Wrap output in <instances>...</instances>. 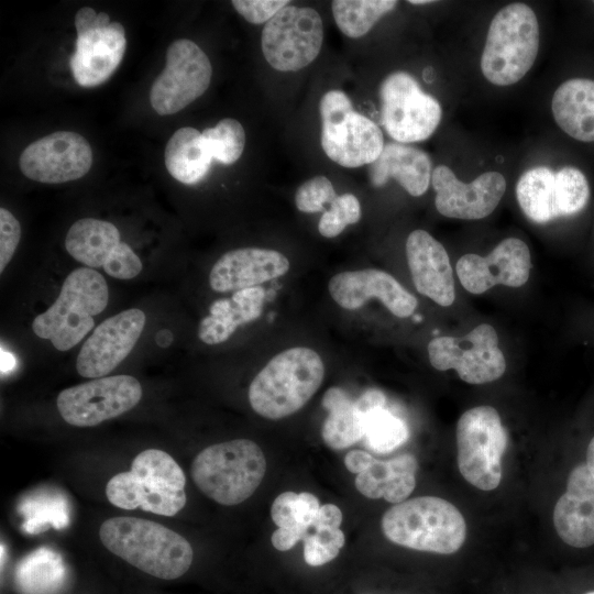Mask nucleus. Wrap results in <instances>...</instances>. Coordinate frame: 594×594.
<instances>
[{"mask_svg":"<svg viewBox=\"0 0 594 594\" xmlns=\"http://www.w3.org/2000/svg\"><path fill=\"white\" fill-rule=\"evenodd\" d=\"M324 377L321 356L307 346H294L273 356L249 387V402L260 416L277 420L300 410Z\"/></svg>","mask_w":594,"mask_h":594,"instance_id":"2","label":"nucleus"},{"mask_svg":"<svg viewBox=\"0 0 594 594\" xmlns=\"http://www.w3.org/2000/svg\"><path fill=\"white\" fill-rule=\"evenodd\" d=\"M102 268L113 278L131 279L141 273L143 265L141 258L131 246L121 241Z\"/></svg>","mask_w":594,"mask_h":594,"instance_id":"39","label":"nucleus"},{"mask_svg":"<svg viewBox=\"0 0 594 594\" xmlns=\"http://www.w3.org/2000/svg\"><path fill=\"white\" fill-rule=\"evenodd\" d=\"M322 405L328 410L321 428L324 444L332 450L346 449L364 437V415L355 400L340 387L326 391Z\"/></svg>","mask_w":594,"mask_h":594,"instance_id":"32","label":"nucleus"},{"mask_svg":"<svg viewBox=\"0 0 594 594\" xmlns=\"http://www.w3.org/2000/svg\"><path fill=\"white\" fill-rule=\"evenodd\" d=\"M369 177L374 187L394 178L410 196L424 195L430 184L431 161L424 151L403 143H387L370 164Z\"/></svg>","mask_w":594,"mask_h":594,"instance_id":"25","label":"nucleus"},{"mask_svg":"<svg viewBox=\"0 0 594 594\" xmlns=\"http://www.w3.org/2000/svg\"><path fill=\"white\" fill-rule=\"evenodd\" d=\"M361 219V205L352 194L338 196L319 219V233L328 239L338 237L349 226Z\"/></svg>","mask_w":594,"mask_h":594,"instance_id":"37","label":"nucleus"},{"mask_svg":"<svg viewBox=\"0 0 594 594\" xmlns=\"http://www.w3.org/2000/svg\"><path fill=\"white\" fill-rule=\"evenodd\" d=\"M212 67L206 53L193 41L180 38L167 48L166 65L150 91L152 108L161 116L174 114L204 95Z\"/></svg>","mask_w":594,"mask_h":594,"instance_id":"16","label":"nucleus"},{"mask_svg":"<svg viewBox=\"0 0 594 594\" xmlns=\"http://www.w3.org/2000/svg\"><path fill=\"white\" fill-rule=\"evenodd\" d=\"M92 165L88 141L70 131H57L28 145L20 155L22 174L44 184H62L85 176Z\"/></svg>","mask_w":594,"mask_h":594,"instance_id":"17","label":"nucleus"},{"mask_svg":"<svg viewBox=\"0 0 594 594\" xmlns=\"http://www.w3.org/2000/svg\"><path fill=\"white\" fill-rule=\"evenodd\" d=\"M381 120L391 138L399 143L420 142L438 128L442 110L408 73L388 75L380 87Z\"/></svg>","mask_w":594,"mask_h":594,"instance_id":"12","label":"nucleus"},{"mask_svg":"<svg viewBox=\"0 0 594 594\" xmlns=\"http://www.w3.org/2000/svg\"><path fill=\"white\" fill-rule=\"evenodd\" d=\"M531 256L527 244L517 238L499 242L487 256L468 253L457 263L461 285L471 294H483L495 285L519 287L530 274Z\"/></svg>","mask_w":594,"mask_h":594,"instance_id":"20","label":"nucleus"},{"mask_svg":"<svg viewBox=\"0 0 594 594\" xmlns=\"http://www.w3.org/2000/svg\"><path fill=\"white\" fill-rule=\"evenodd\" d=\"M121 242L118 228L106 220L82 218L69 228L65 238L68 254L89 268L102 267Z\"/></svg>","mask_w":594,"mask_h":594,"instance_id":"31","label":"nucleus"},{"mask_svg":"<svg viewBox=\"0 0 594 594\" xmlns=\"http://www.w3.org/2000/svg\"><path fill=\"white\" fill-rule=\"evenodd\" d=\"M76 48L70 57V69L77 84L85 88L107 81L120 65L127 48L125 30L119 22H110L106 12L90 7L75 15Z\"/></svg>","mask_w":594,"mask_h":594,"instance_id":"10","label":"nucleus"},{"mask_svg":"<svg viewBox=\"0 0 594 594\" xmlns=\"http://www.w3.org/2000/svg\"><path fill=\"white\" fill-rule=\"evenodd\" d=\"M320 502L309 492L280 493L271 506V517L277 529L271 542L278 551H287L302 541L312 528L320 509Z\"/></svg>","mask_w":594,"mask_h":594,"instance_id":"29","label":"nucleus"},{"mask_svg":"<svg viewBox=\"0 0 594 594\" xmlns=\"http://www.w3.org/2000/svg\"><path fill=\"white\" fill-rule=\"evenodd\" d=\"M14 366V359L12 354L1 350V372H8Z\"/></svg>","mask_w":594,"mask_h":594,"instance_id":"44","label":"nucleus"},{"mask_svg":"<svg viewBox=\"0 0 594 594\" xmlns=\"http://www.w3.org/2000/svg\"><path fill=\"white\" fill-rule=\"evenodd\" d=\"M201 133L212 157L218 162L230 165L241 157L245 145V132L238 120L224 118Z\"/></svg>","mask_w":594,"mask_h":594,"instance_id":"35","label":"nucleus"},{"mask_svg":"<svg viewBox=\"0 0 594 594\" xmlns=\"http://www.w3.org/2000/svg\"><path fill=\"white\" fill-rule=\"evenodd\" d=\"M302 542L305 562L320 566L337 558L345 543V536L338 527L314 524Z\"/></svg>","mask_w":594,"mask_h":594,"instance_id":"36","label":"nucleus"},{"mask_svg":"<svg viewBox=\"0 0 594 594\" xmlns=\"http://www.w3.org/2000/svg\"><path fill=\"white\" fill-rule=\"evenodd\" d=\"M235 11L253 24L267 23L283 8L289 4L287 0H233Z\"/></svg>","mask_w":594,"mask_h":594,"instance_id":"40","label":"nucleus"},{"mask_svg":"<svg viewBox=\"0 0 594 594\" xmlns=\"http://www.w3.org/2000/svg\"><path fill=\"white\" fill-rule=\"evenodd\" d=\"M265 455L254 441L233 439L200 451L191 463L196 486L224 506L243 503L261 485L266 472Z\"/></svg>","mask_w":594,"mask_h":594,"instance_id":"5","label":"nucleus"},{"mask_svg":"<svg viewBox=\"0 0 594 594\" xmlns=\"http://www.w3.org/2000/svg\"><path fill=\"white\" fill-rule=\"evenodd\" d=\"M406 257L417 292L440 306L452 305L453 271L443 245L427 231L415 230L406 240Z\"/></svg>","mask_w":594,"mask_h":594,"instance_id":"23","label":"nucleus"},{"mask_svg":"<svg viewBox=\"0 0 594 594\" xmlns=\"http://www.w3.org/2000/svg\"><path fill=\"white\" fill-rule=\"evenodd\" d=\"M145 321V314L138 308L123 310L103 320L78 353V374L87 378L110 374L130 354L142 334Z\"/></svg>","mask_w":594,"mask_h":594,"instance_id":"18","label":"nucleus"},{"mask_svg":"<svg viewBox=\"0 0 594 594\" xmlns=\"http://www.w3.org/2000/svg\"><path fill=\"white\" fill-rule=\"evenodd\" d=\"M397 3L395 0H334L331 10L339 30L348 37L358 38L394 10Z\"/></svg>","mask_w":594,"mask_h":594,"instance_id":"33","label":"nucleus"},{"mask_svg":"<svg viewBox=\"0 0 594 594\" xmlns=\"http://www.w3.org/2000/svg\"><path fill=\"white\" fill-rule=\"evenodd\" d=\"M185 485L186 476L174 458L152 448L133 459L130 471L109 480L106 495L116 507L172 517L186 505Z\"/></svg>","mask_w":594,"mask_h":594,"instance_id":"3","label":"nucleus"},{"mask_svg":"<svg viewBox=\"0 0 594 594\" xmlns=\"http://www.w3.org/2000/svg\"><path fill=\"white\" fill-rule=\"evenodd\" d=\"M265 299L264 288L250 287L235 290L229 298L216 300L209 314L199 322L198 338L209 345L227 341L240 326L261 316Z\"/></svg>","mask_w":594,"mask_h":594,"instance_id":"26","label":"nucleus"},{"mask_svg":"<svg viewBox=\"0 0 594 594\" xmlns=\"http://www.w3.org/2000/svg\"><path fill=\"white\" fill-rule=\"evenodd\" d=\"M539 48V24L534 10L512 3L492 19L481 57L483 76L493 85L519 81L534 65Z\"/></svg>","mask_w":594,"mask_h":594,"instance_id":"7","label":"nucleus"},{"mask_svg":"<svg viewBox=\"0 0 594 594\" xmlns=\"http://www.w3.org/2000/svg\"><path fill=\"white\" fill-rule=\"evenodd\" d=\"M99 538L111 553L162 580L180 578L194 559L191 544L186 538L144 518H108L99 528Z\"/></svg>","mask_w":594,"mask_h":594,"instance_id":"1","label":"nucleus"},{"mask_svg":"<svg viewBox=\"0 0 594 594\" xmlns=\"http://www.w3.org/2000/svg\"><path fill=\"white\" fill-rule=\"evenodd\" d=\"M21 239V226L6 208H0V273L11 261Z\"/></svg>","mask_w":594,"mask_h":594,"instance_id":"41","label":"nucleus"},{"mask_svg":"<svg viewBox=\"0 0 594 594\" xmlns=\"http://www.w3.org/2000/svg\"><path fill=\"white\" fill-rule=\"evenodd\" d=\"M381 528L395 544L438 554L457 552L466 539V522L461 512L436 496L395 504L384 513Z\"/></svg>","mask_w":594,"mask_h":594,"instance_id":"4","label":"nucleus"},{"mask_svg":"<svg viewBox=\"0 0 594 594\" xmlns=\"http://www.w3.org/2000/svg\"><path fill=\"white\" fill-rule=\"evenodd\" d=\"M321 146L334 163L355 168L372 164L384 148L382 130L355 111L342 90H329L319 105Z\"/></svg>","mask_w":594,"mask_h":594,"instance_id":"8","label":"nucleus"},{"mask_svg":"<svg viewBox=\"0 0 594 594\" xmlns=\"http://www.w3.org/2000/svg\"><path fill=\"white\" fill-rule=\"evenodd\" d=\"M431 184L437 210L444 217L462 220H477L491 215L506 190V180L498 172L483 173L466 184L446 165L433 169Z\"/></svg>","mask_w":594,"mask_h":594,"instance_id":"19","label":"nucleus"},{"mask_svg":"<svg viewBox=\"0 0 594 594\" xmlns=\"http://www.w3.org/2000/svg\"><path fill=\"white\" fill-rule=\"evenodd\" d=\"M212 160L202 133L191 127L175 131L164 152L168 173L187 185L200 182L208 174Z\"/></svg>","mask_w":594,"mask_h":594,"instance_id":"30","label":"nucleus"},{"mask_svg":"<svg viewBox=\"0 0 594 594\" xmlns=\"http://www.w3.org/2000/svg\"><path fill=\"white\" fill-rule=\"evenodd\" d=\"M108 300L103 276L96 270L79 267L66 276L48 309L34 318L32 330L58 351H68L92 329L94 316L106 309Z\"/></svg>","mask_w":594,"mask_h":594,"instance_id":"6","label":"nucleus"},{"mask_svg":"<svg viewBox=\"0 0 594 594\" xmlns=\"http://www.w3.org/2000/svg\"><path fill=\"white\" fill-rule=\"evenodd\" d=\"M323 42L320 14L310 7L288 4L265 23L261 47L266 62L279 72H297L311 64Z\"/></svg>","mask_w":594,"mask_h":594,"instance_id":"13","label":"nucleus"},{"mask_svg":"<svg viewBox=\"0 0 594 594\" xmlns=\"http://www.w3.org/2000/svg\"><path fill=\"white\" fill-rule=\"evenodd\" d=\"M289 260L279 251L241 248L228 251L213 264L209 285L217 293H227L276 279L288 273Z\"/></svg>","mask_w":594,"mask_h":594,"instance_id":"22","label":"nucleus"},{"mask_svg":"<svg viewBox=\"0 0 594 594\" xmlns=\"http://www.w3.org/2000/svg\"><path fill=\"white\" fill-rule=\"evenodd\" d=\"M516 197L525 216L544 223L581 211L590 198L584 174L571 166L553 172L546 166L526 170L516 185Z\"/></svg>","mask_w":594,"mask_h":594,"instance_id":"11","label":"nucleus"},{"mask_svg":"<svg viewBox=\"0 0 594 594\" xmlns=\"http://www.w3.org/2000/svg\"><path fill=\"white\" fill-rule=\"evenodd\" d=\"M430 364L438 371L454 370L469 384H486L503 376L506 361L496 330L481 323L463 337H438L428 343Z\"/></svg>","mask_w":594,"mask_h":594,"instance_id":"14","label":"nucleus"},{"mask_svg":"<svg viewBox=\"0 0 594 594\" xmlns=\"http://www.w3.org/2000/svg\"><path fill=\"white\" fill-rule=\"evenodd\" d=\"M455 437L463 479L479 490H495L502 481V460L508 442L497 410L477 406L464 411L458 420Z\"/></svg>","mask_w":594,"mask_h":594,"instance_id":"9","label":"nucleus"},{"mask_svg":"<svg viewBox=\"0 0 594 594\" xmlns=\"http://www.w3.org/2000/svg\"><path fill=\"white\" fill-rule=\"evenodd\" d=\"M552 114L557 124L571 138L594 141V80L573 78L553 94Z\"/></svg>","mask_w":594,"mask_h":594,"instance_id":"28","label":"nucleus"},{"mask_svg":"<svg viewBox=\"0 0 594 594\" xmlns=\"http://www.w3.org/2000/svg\"><path fill=\"white\" fill-rule=\"evenodd\" d=\"M553 525L558 536L571 547L594 544V479L585 463L571 471L566 490L553 509Z\"/></svg>","mask_w":594,"mask_h":594,"instance_id":"24","label":"nucleus"},{"mask_svg":"<svg viewBox=\"0 0 594 594\" xmlns=\"http://www.w3.org/2000/svg\"><path fill=\"white\" fill-rule=\"evenodd\" d=\"M408 2L411 3V4H426V3H431L433 1H431V0H409Z\"/></svg>","mask_w":594,"mask_h":594,"instance_id":"46","label":"nucleus"},{"mask_svg":"<svg viewBox=\"0 0 594 594\" xmlns=\"http://www.w3.org/2000/svg\"><path fill=\"white\" fill-rule=\"evenodd\" d=\"M328 292L343 309L356 310L375 298L398 318L411 316L418 305L394 276L376 268L340 272L329 279Z\"/></svg>","mask_w":594,"mask_h":594,"instance_id":"21","label":"nucleus"},{"mask_svg":"<svg viewBox=\"0 0 594 594\" xmlns=\"http://www.w3.org/2000/svg\"><path fill=\"white\" fill-rule=\"evenodd\" d=\"M142 394L140 382L131 375L105 376L63 389L56 406L67 424L94 427L131 410Z\"/></svg>","mask_w":594,"mask_h":594,"instance_id":"15","label":"nucleus"},{"mask_svg":"<svg viewBox=\"0 0 594 594\" xmlns=\"http://www.w3.org/2000/svg\"><path fill=\"white\" fill-rule=\"evenodd\" d=\"M336 189L326 176H315L302 183L295 194L297 209L305 213H316L331 205L337 198Z\"/></svg>","mask_w":594,"mask_h":594,"instance_id":"38","label":"nucleus"},{"mask_svg":"<svg viewBox=\"0 0 594 594\" xmlns=\"http://www.w3.org/2000/svg\"><path fill=\"white\" fill-rule=\"evenodd\" d=\"M173 340V336L169 330H161L156 334V342L161 346H167Z\"/></svg>","mask_w":594,"mask_h":594,"instance_id":"45","label":"nucleus"},{"mask_svg":"<svg viewBox=\"0 0 594 594\" xmlns=\"http://www.w3.org/2000/svg\"><path fill=\"white\" fill-rule=\"evenodd\" d=\"M363 415V440L372 451L389 453L408 440L409 430L406 422L385 407L375 408Z\"/></svg>","mask_w":594,"mask_h":594,"instance_id":"34","label":"nucleus"},{"mask_svg":"<svg viewBox=\"0 0 594 594\" xmlns=\"http://www.w3.org/2000/svg\"><path fill=\"white\" fill-rule=\"evenodd\" d=\"M417 470L418 461L410 453L389 460L373 458L369 466L356 474L355 487L367 498L398 504L415 490Z\"/></svg>","mask_w":594,"mask_h":594,"instance_id":"27","label":"nucleus"},{"mask_svg":"<svg viewBox=\"0 0 594 594\" xmlns=\"http://www.w3.org/2000/svg\"><path fill=\"white\" fill-rule=\"evenodd\" d=\"M585 464L592 477L594 479V437L592 438L587 447Z\"/></svg>","mask_w":594,"mask_h":594,"instance_id":"43","label":"nucleus"},{"mask_svg":"<svg viewBox=\"0 0 594 594\" xmlns=\"http://www.w3.org/2000/svg\"><path fill=\"white\" fill-rule=\"evenodd\" d=\"M373 458L364 450H351L344 458V465L351 473L360 474L369 466Z\"/></svg>","mask_w":594,"mask_h":594,"instance_id":"42","label":"nucleus"},{"mask_svg":"<svg viewBox=\"0 0 594 594\" xmlns=\"http://www.w3.org/2000/svg\"><path fill=\"white\" fill-rule=\"evenodd\" d=\"M585 594H594V591L587 592V593H585Z\"/></svg>","mask_w":594,"mask_h":594,"instance_id":"47","label":"nucleus"}]
</instances>
